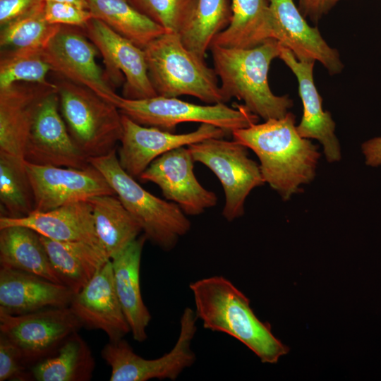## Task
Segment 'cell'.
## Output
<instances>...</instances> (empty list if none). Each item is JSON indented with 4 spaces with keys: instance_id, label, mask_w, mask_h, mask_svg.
Segmentation results:
<instances>
[{
    "instance_id": "ba28073f",
    "label": "cell",
    "mask_w": 381,
    "mask_h": 381,
    "mask_svg": "<svg viewBox=\"0 0 381 381\" xmlns=\"http://www.w3.org/2000/svg\"><path fill=\"white\" fill-rule=\"evenodd\" d=\"M198 317L186 308L180 320V332L174 346L155 359L136 354L123 339L109 341L102 350V357L111 368V381H147L151 379L176 380L196 360L191 344L197 331Z\"/></svg>"
},
{
    "instance_id": "f546056e",
    "label": "cell",
    "mask_w": 381,
    "mask_h": 381,
    "mask_svg": "<svg viewBox=\"0 0 381 381\" xmlns=\"http://www.w3.org/2000/svg\"><path fill=\"white\" fill-rule=\"evenodd\" d=\"M0 203L6 217L20 218L35 211L32 188L23 159L0 153Z\"/></svg>"
},
{
    "instance_id": "5bb4252c",
    "label": "cell",
    "mask_w": 381,
    "mask_h": 381,
    "mask_svg": "<svg viewBox=\"0 0 381 381\" xmlns=\"http://www.w3.org/2000/svg\"><path fill=\"white\" fill-rule=\"evenodd\" d=\"M83 28L102 54L108 74L115 83L124 81L122 97L142 99L157 95L148 74L144 49L97 18H91Z\"/></svg>"
},
{
    "instance_id": "484cf974",
    "label": "cell",
    "mask_w": 381,
    "mask_h": 381,
    "mask_svg": "<svg viewBox=\"0 0 381 381\" xmlns=\"http://www.w3.org/2000/svg\"><path fill=\"white\" fill-rule=\"evenodd\" d=\"M40 236L54 269L74 294L109 260L102 250L87 243L59 241Z\"/></svg>"
},
{
    "instance_id": "6da1fadb",
    "label": "cell",
    "mask_w": 381,
    "mask_h": 381,
    "mask_svg": "<svg viewBox=\"0 0 381 381\" xmlns=\"http://www.w3.org/2000/svg\"><path fill=\"white\" fill-rule=\"evenodd\" d=\"M231 135L255 153L265 183L284 200L313 180L320 153L317 145L299 135L292 113L236 129Z\"/></svg>"
},
{
    "instance_id": "f1b7e54d",
    "label": "cell",
    "mask_w": 381,
    "mask_h": 381,
    "mask_svg": "<svg viewBox=\"0 0 381 381\" xmlns=\"http://www.w3.org/2000/svg\"><path fill=\"white\" fill-rule=\"evenodd\" d=\"M86 1L93 18L142 49L167 32L128 0Z\"/></svg>"
},
{
    "instance_id": "2e32d148",
    "label": "cell",
    "mask_w": 381,
    "mask_h": 381,
    "mask_svg": "<svg viewBox=\"0 0 381 381\" xmlns=\"http://www.w3.org/2000/svg\"><path fill=\"white\" fill-rule=\"evenodd\" d=\"M97 52L95 45L80 33L61 27L42 54L52 71L113 104L119 95L109 85L96 62Z\"/></svg>"
},
{
    "instance_id": "7a4b0ae2",
    "label": "cell",
    "mask_w": 381,
    "mask_h": 381,
    "mask_svg": "<svg viewBox=\"0 0 381 381\" xmlns=\"http://www.w3.org/2000/svg\"><path fill=\"white\" fill-rule=\"evenodd\" d=\"M195 313L204 328L227 334L251 350L262 363H276L289 352L267 322H262L249 299L223 276L202 278L190 284Z\"/></svg>"
},
{
    "instance_id": "277c9868",
    "label": "cell",
    "mask_w": 381,
    "mask_h": 381,
    "mask_svg": "<svg viewBox=\"0 0 381 381\" xmlns=\"http://www.w3.org/2000/svg\"><path fill=\"white\" fill-rule=\"evenodd\" d=\"M157 95L195 97L207 104L225 103L217 74L188 49L178 33L166 32L144 48Z\"/></svg>"
},
{
    "instance_id": "3957f363",
    "label": "cell",
    "mask_w": 381,
    "mask_h": 381,
    "mask_svg": "<svg viewBox=\"0 0 381 381\" xmlns=\"http://www.w3.org/2000/svg\"><path fill=\"white\" fill-rule=\"evenodd\" d=\"M281 47L275 40L248 49L211 46L214 69L225 102L236 97L265 121L284 117L293 102L288 95H275L268 83L270 64L279 57Z\"/></svg>"
},
{
    "instance_id": "d4e9b609",
    "label": "cell",
    "mask_w": 381,
    "mask_h": 381,
    "mask_svg": "<svg viewBox=\"0 0 381 381\" xmlns=\"http://www.w3.org/2000/svg\"><path fill=\"white\" fill-rule=\"evenodd\" d=\"M0 267L27 272L64 284L50 262L40 234L26 226L0 229Z\"/></svg>"
},
{
    "instance_id": "ffe728a7",
    "label": "cell",
    "mask_w": 381,
    "mask_h": 381,
    "mask_svg": "<svg viewBox=\"0 0 381 381\" xmlns=\"http://www.w3.org/2000/svg\"><path fill=\"white\" fill-rule=\"evenodd\" d=\"M57 84L16 83L0 90V153L23 159L38 107Z\"/></svg>"
},
{
    "instance_id": "7c38bea8",
    "label": "cell",
    "mask_w": 381,
    "mask_h": 381,
    "mask_svg": "<svg viewBox=\"0 0 381 381\" xmlns=\"http://www.w3.org/2000/svg\"><path fill=\"white\" fill-rule=\"evenodd\" d=\"M122 135L119 162L133 178H139L157 157L174 149L188 146L211 138H224L228 133L209 123H201L195 131L181 134L156 127L140 125L121 114Z\"/></svg>"
},
{
    "instance_id": "d590c367",
    "label": "cell",
    "mask_w": 381,
    "mask_h": 381,
    "mask_svg": "<svg viewBox=\"0 0 381 381\" xmlns=\"http://www.w3.org/2000/svg\"><path fill=\"white\" fill-rule=\"evenodd\" d=\"M46 20L51 24L84 27L93 18L87 8L61 2L44 1Z\"/></svg>"
},
{
    "instance_id": "44dd1931",
    "label": "cell",
    "mask_w": 381,
    "mask_h": 381,
    "mask_svg": "<svg viewBox=\"0 0 381 381\" xmlns=\"http://www.w3.org/2000/svg\"><path fill=\"white\" fill-rule=\"evenodd\" d=\"M75 294L67 286L38 275L0 267V310L21 315L69 306Z\"/></svg>"
},
{
    "instance_id": "d6986e66",
    "label": "cell",
    "mask_w": 381,
    "mask_h": 381,
    "mask_svg": "<svg viewBox=\"0 0 381 381\" xmlns=\"http://www.w3.org/2000/svg\"><path fill=\"white\" fill-rule=\"evenodd\" d=\"M279 57L295 75L303 104V116L297 128L299 135L318 140L323 147L328 162L341 159V148L335 135V123L329 111H324L322 99L313 80L315 61L298 60L289 49L282 45Z\"/></svg>"
},
{
    "instance_id": "8992f818",
    "label": "cell",
    "mask_w": 381,
    "mask_h": 381,
    "mask_svg": "<svg viewBox=\"0 0 381 381\" xmlns=\"http://www.w3.org/2000/svg\"><path fill=\"white\" fill-rule=\"evenodd\" d=\"M57 86L62 117L82 153L89 159L115 150L122 135L118 108L90 89L68 80Z\"/></svg>"
},
{
    "instance_id": "9c48e42d",
    "label": "cell",
    "mask_w": 381,
    "mask_h": 381,
    "mask_svg": "<svg viewBox=\"0 0 381 381\" xmlns=\"http://www.w3.org/2000/svg\"><path fill=\"white\" fill-rule=\"evenodd\" d=\"M193 158L209 168L219 180L225 195L223 217L231 222L244 213L250 191L265 183L260 165L247 147L234 140L211 138L188 146Z\"/></svg>"
},
{
    "instance_id": "9a60e30c",
    "label": "cell",
    "mask_w": 381,
    "mask_h": 381,
    "mask_svg": "<svg viewBox=\"0 0 381 381\" xmlns=\"http://www.w3.org/2000/svg\"><path fill=\"white\" fill-rule=\"evenodd\" d=\"M194 162L188 147H178L155 159L139 179L158 186L164 196L186 214L198 215L215 206L217 198L196 179Z\"/></svg>"
},
{
    "instance_id": "d6a6232c",
    "label": "cell",
    "mask_w": 381,
    "mask_h": 381,
    "mask_svg": "<svg viewBox=\"0 0 381 381\" xmlns=\"http://www.w3.org/2000/svg\"><path fill=\"white\" fill-rule=\"evenodd\" d=\"M42 50L12 49L0 61V90L18 82L47 84L46 77L52 71L44 59Z\"/></svg>"
},
{
    "instance_id": "74e56055",
    "label": "cell",
    "mask_w": 381,
    "mask_h": 381,
    "mask_svg": "<svg viewBox=\"0 0 381 381\" xmlns=\"http://www.w3.org/2000/svg\"><path fill=\"white\" fill-rule=\"evenodd\" d=\"M339 0H299V11L313 22H318Z\"/></svg>"
},
{
    "instance_id": "83f0119b",
    "label": "cell",
    "mask_w": 381,
    "mask_h": 381,
    "mask_svg": "<svg viewBox=\"0 0 381 381\" xmlns=\"http://www.w3.org/2000/svg\"><path fill=\"white\" fill-rule=\"evenodd\" d=\"M94 368L91 350L76 332L54 353L32 365L30 372L37 381H88Z\"/></svg>"
},
{
    "instance_id": "1f68e13d",
    "label": "cell",
    "mask_w": 381,
    "mask_h": 381,
    "mask_svg": "<svg viewBox=\"0 0 381 381\" xmlns=\"http://www.w3.org/2000/svg\"><path fill=\"white\" fill-rule=\"evenodd\" d=\"M44 7V1L30 13L3 26L1 47L42 50L62 27L46 20Z\"/></svg>"
},
{
    "instance_id": "30bf717a",
    "label": "cell",
    "mask_w": 381,
    "mask_h": 381,
    "mask_svg": "<svg viewBox=\"0 0 381 381\" xmlns=\"http://www.w3.org/2000/svg\"><path fill=\"white\" fill-rule=\"evenodd\" d=\"M83 324L70 306L49 308L21 315L0 310V334L32 366L54 353Z\"/></svg>"
},
{
    "instance_id": "603a6c76",
    "label": "cell",
    "mask_w": 381,
    "mask_h": 381,
    "mask_svg": "<svg viewBox=\"0 0 381 381\" xmlns=\"http://www.w3.org/2000/svg\"><path fill=\"white\" fill-rule=\"evenodd\" d=\"M146 236H138L125 249L111 258L115 289L133 338L139 342L146 340V329L151 314L141 296L140 268Z\"/></svg>"
},
{
    "instance_id": "e0dca14e",
    "label": "cell",
    "mask_w": 381,
    "mask_h": 381,
    "mask_svg": "<svg viewBox=\"0 0 381 381\" xmlns=\"http://www.w3.org/2000/svg\"><path fill=\"white\" fill-rule=\"evenodd\" d=\"M274 40L301 61L320 62L330 75L344 68L339 52L331 47L317 27L310 26L293 0H269Z\"/></svg>"
},
{
    "instance_id": "f35d334b",
    "label": "cell",
    "mask_w": 381,
    "mask_h": 381,
    "mask_svg": "<svg viewBox=\"0 0 381 381\" xmlns=\"http://www.w3.org/2000/svg\"><path fill=\"white\" fill-rule=\"evenodd\" d=\"M365 164L377 167L381 165V137H375L365 141L361 145Z\"/></svg>"
},
{
    "instance_id": "52a82bcc",
    "label": "cell",
    "mask_w": 381,
    "mask_h": 381,
    "mask_svg": "<svg viewBox=\"0 0 381 381\" xmlns=\"http://www.w3.org/2000/svg\"><path fill=\"white\" fill-rule=\"evenodd\" d=\"M113 104L121 114L140 125L170 132L174 131L178 124L196 122L216 126L231 134L259 120V116L244 104L236 103L229 107L224 103L201 105L160 95L142 99L118 95Z\"/></svg>"
},
{
    "instance_id": "cb8c5ba5",
    "label": "cell",
    "mask_w": 381,
    "mask_h": 381,
    "mask_svg": "<svg viewBox=\"0 0 381 381\" xmlns=\"http://www.w3.org/2000/svg\"><path fill=\"white\" fill-rule=\"evenodd\" d=\"M231 1L229 24L214 37L211 46L248 49L274 40L273 16L266 0Z\"/></svg>"
},
{
    "instance_id": "ab89813d",
    "label": "cell",
    "mask_w": 381,
    "mask_h": 381,
    "mask_svg": "<svg viewBox=\"0 0 381 381\" xmlns=\"http://www.w3.org/2000/svg\"><path fill=\"white\" fill-rule=\"evenodd\" d=\"M44 1H54L71 4L79 7L88 9V6L86 0H43Z\"/></svg>"
},
{
    "instance_id": "4fadbf2b",
    "label": "cell",
    "mask_w": 381,
    "mask_h": 381,
    "mask_svg": "<svg viewBox=\"0 0 381 381\" xmlns=\"http://www.w3.org/2000/svg\"><path fill=\"white\" fill-rule=\"evenodd\" d=\"M57 88L40 102L28 138L23 159L37 165L85 168L88 159L73 142L59 112Z\"/></svg>"
},
{
    "instance_id": "4dcf8cb0",
    "label": "cell",
    "mask_w": 381,
    "mask_h": 381,
    "mask_svg": "<svg viewBox=\"0 0 381 381\" xmlns=\"http://www.w3.org/2000/svg\"><path fill=\"white\" fill-rule=\"evenodd\" d=\"M227 0H197L193 16L181 32L183 44L204 59L214 37L229 24Z\"/></svg>"
},
{
    "instance_id": "8fae6325",
    "label": "cell",
    "mask_w": 381,
    "mask_h": 381,
    "mask_svg": "<svg viewBox=\"0 0 381 381\" xmlns=\"http://www.w3.org/2000/svg\"><path fill=\"white\" fill-rule=\"evenodd\" d=\"M25 164L36 212L49 211L95 196L116 195L103 174L91 164L78 169L37 165L25 161Z\"/></svg>"
},
{
    "instance_id": "ac0fdd59",
    "label": "cell",
    "mask_w": 381,
    "mask_h": 381,
    "mask_svg": "<svg viewBox=\"0 0 381 381\" xmlns=\"http://www.w3.org/2000/svg\"><path fill=\"white\" fill-rule=\"evenodd\" d=\"M69 306L83 326L102 330L109 341L119 340L131 332L115 289L111 259L73 296Z\"/></svg>"
},
{
    "instance_id": "836d02e7",
    "label": "cell",
    "mask_w": 381,
    "mask_h": 381,
    "mask_svg": "<svg viewBox=\"0 0 381 381\" xmlns=\"http://www.w3.org/2000/svg\"><path fill=\"white\" fill-rule=\"evenodd\" d=\"M167 32L181 34L189 23L197 0H129Z\"/></svg>"
},
{
    "instance_id": "4316f807",
    "label": "cell",
    "mask_w": 381,
    "mask_h": 381,
    "mask_svg": "<svg viewBox=\"0 0 381 381\" xmlns=\"http://www.w3.org/2000/svg\"><path fill=\"white\" fill-rule=\"evenodd\" d=\"M87 201L97 237L111 259L136 239L142 229L116 195L95 196Z\"/></svg>"
},
{
    "instance_id": "8d00e7d4",
    "label": "cell",
    "mask_w": 381,
    "mask_h": 381,
    "mask_svg": "<svg viewBox=\"0 0 381 381\" xmlns=\"http://www.w3.org/2000/svg\"><path fill=\"white\" fill-rule=\"evenodd\" d=\"M43 2V0H0L1 26L30 13Z\"/></svg>"
},
{
    "instance_id": "5b68a950",
    "label": "cell",
    "mask_w": 381,
    "mask_h": 381,
    "mask_svg": "<svg viewBox=\"0 0 381 381\" xmlns=\"http://www.w3.org/2000/svg\"><path fill=\"white\" fill-rule=\"evenodd\" d=\"M116 151L89 158L88 162L106 178L147 239L165 251L172 250L190 231V222L177 204L151 194L126 172Z\"/></svg>"
},
{
    "instance_id": "e575fe53",
    "label": "cell",
    "mask_w": 381,
    "mask_h": 381,
    "mask_svg": "<svg viewBox=\"0 0 381 381\" xmlns=\"http://www.w3.org/2000/svg\"><path fill=\"white\" fill-rule=\"evenodd\" d=\"M28 367L18 349L0 334V381L33 380Z\"/></svg>"
},
{
    "instance_id": "7402d4cb",
    "label": "cell",
    "mask_w": 381,
    "mask_h": 381,
    "mask_svg": "<svg viewBox=\"0 0 381 381\" xmlns=\"http://www.w3.org/2000/svg\"><path fill=\"white\" fill-rule=\"evenodd\" d=\"M15 225L28 227L55 241L87 243L104 253L96 233L92 207L87 200L46 212L35 211L20 218L0 217V229Z\"/></svg>"
}]
</instances>
